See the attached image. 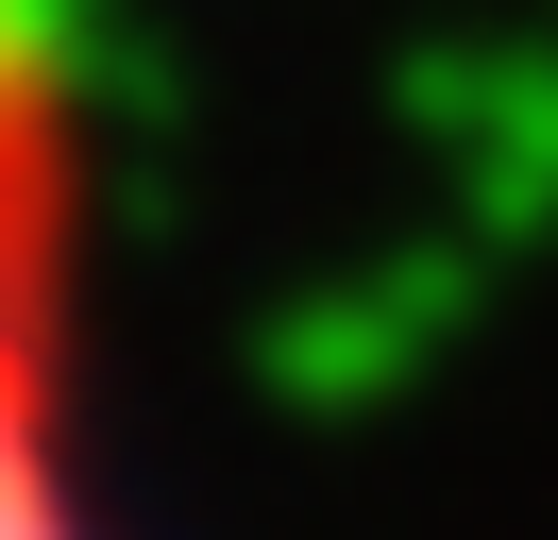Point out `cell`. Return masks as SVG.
Masks as SVG:
<instances>
[{"label": "cell", "mask_w": 558, "mask_h": 540, "mask_svg": "<svg viewBox=\"0 0 558 540\" xmlns=\"http://www.w3.org/2000/svg\"><path fill=\"white\" fill-rule=\"evenodd\" d=\"M0 540H102L69 456V119L17 0H0Z\"/></svg>", "instance_id": "6da1fadb"}]
</instances>
